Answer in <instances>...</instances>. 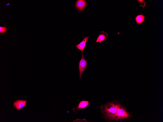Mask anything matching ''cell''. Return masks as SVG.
Returning a JSON list of instances; mask_svg holds the SVG:
<instances>
[{
    "instance_id": "obj_3",
    "label": "cell",
    "mask_w": 163,
    "mask_h": 122,
    "mask_svg": "<svg viewBox=\"0 0 163 122\" xmlns=\"http://www.w3.org/2000/svg\"><path fill=\"white\" fill-rule=\"evenodd\" d=\"M87 66V62L84 58L83 54H82V58L79 61V72L80 79H81L82 74L86 68Z\"/></svg>"
},
{
    "instance_id": "obj_6",
    "label": "cell",
    "mask_w": 163,
    "mask_h": 122,
    "mask_svg": "<svg viewBox=\"0 0 163 122\" xmlns=\"http://www.w3.org/2000/svg\"><path fill=\"white\" fill-rule=\"evenodd\" d=\"M89 37V36H88L85 37L81 42L78 44L75 45L78 50L81 51L82 54H83V50L85 47L86 44Z\"/></svg>"
},
{
    "instance_id": "obj_9",
    "label": "cell",
    "mask_w": 163,
    "mask_h": 122,
    "mask_svg": "<svg viewBox=\"0 0 163 122\" xmlns=\"http://www.w3.org/2000/svg\"><path fill=\"white\" fill-rule=\"evenodd\" d=\"M144 19L145 17L143 14L138 15L135 18L137 24H141L143 23L144 21Z\"/></svg>"
},
{
    "instance_id": "obj_1",
    "label": "cell",
    "mask_w": 163,
    "mask_h": 122,
    "mask_svg": "<svg viewBox=\"0 0 163 122\" xmlns=\"http://www.w3.org/2000/svg\"><path fill=\"white\" fill-rule=\"evenodd\" d=\"M120 105L119 104H116L115 105L111 103L104 106L102 110L104 116L110 120L115 119L117 109Z\"/></svg>"
},
{
    "instance_id": "obj_7",
    "label": "cell",
    "mask_w": 163,
    "mask_h": 122,
    "mask_svg": "<svg viewBox=\"0 0 163 122\" xmlns=\"http://www.w3.org/2000/svg\"><path fill=\"white\" fill-rule=\"evenodd\" d=\"M108 35L106 33L102 31L101 34H100L96 40V42L101 43L107 39Z\"/></svg>"
},
{
    "instance_id": "obj_11",
    "label": "cell",
    "mask_w": 163,
    "mask_h": 122,
    "mask_svg": "<svg viewBox=\"0 0 163 122\" xmlns=\"http://www.w3.org/2000/svg\"><path fill=\"white\" fill-rule=\"evenodd\" d=\"M10 5V4L9 3H8V4H6V5H7V6H8V5Z\"/></svg>"
},
{
    "instance_id": "obj_5",
    "label": "cell",
    "mask_w": 163,
    "mask_h": 122,
    "mask_svg": "<svg viewBox=\"0 0 163 122\" xmlns=\"http://www.w3.org/2000/svg\"><path fill=\"white\" fill-rule=\"evenodd\" d=\"M27 102V101L18 100L14 103L13 105L17 109L19 110L25 107Z\"/></svg>"
},
{
    "instance_id": "obj_2",
    "label": "cell",
    "mask_w": 163,
    "mask_h": 122,
    "mask_svg": "<svg viewBox=\"0 0 163 122\" xmlns=\"http://www.w3.org/2000/svg\"><path fill=\"white\" fill-rule=\"evenodd\" d=\"M130 116L129 114L120 105L118 107L116 114L115 119H123L127 118Z\"/></svg>"
},
{
    "instance_id": "obj_4",
    "label": "cell",
    "mask_w": 163,
    "mask_h": 122,
    "mask_svg": "<svg viewBox=\"0 0 163 122\" xmlns=\"http://www.w3.org/2000/svg\"><path fill=\"white\" fill-rule=\"evenodd\" d=\"M87 5V2L84 0H78L76 1L75 7L78 10L82 11L84 10Z\"/></svg>"
},
{
    "instance_id": "obj_8",
    "label": "cell",
    "mask_w": 163,
    "mask_h": 122,
    "mask_svg": "<svg viewBox=\"0 0 163 122\" xmlns=\"http://www.w3.org/2000/svg\"><path fill=\"white\" fill-rule=\"evenodd\" d=\"M89 102L88 101H82L79 103L77 109H80L84 108L89 105Z\"/></svg>"
},
{
    "instance_id": "obj_10",
    "label": "cell",
    "mask_w": 163,
    "mask_h": 122,
    "mask_svg": "<svg viewBox=\"0 0 163 122\" xmlns=\"http://www.w3.org/2000/svg\"><path fill=\"white\" fill-rule=\"evenodd\" d=\"M7 28L5 26L0 27V32L2 33H4L6 31Z\"/></svg>"
}]
</instances>
